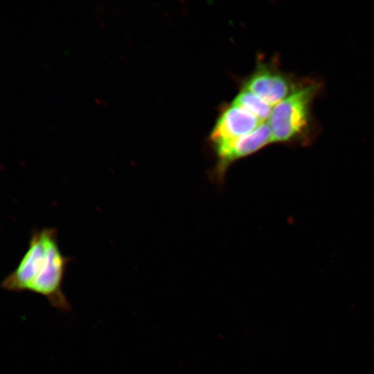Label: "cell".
I'll use <instances>...</instances> for the list:
<instances>
[{
  "mask_svg": "<svg viewBox=\"0 0 374 374\" xmlns=\"http://www.w3.org/2000/svg\"><path fill=\"white\" fill-rule=\"evenodd\" d=\"M316 90L314 84L296 89L273 107L267 121L272 142L291 141L303 131L308 123L310 105Z\"/></svg>",
  "mask_w": 374,
  "mask_h": 374,
  "instance_id": "7a4b0ae2",
  "label": "cell"
},
{
  "mask_svg": "<svg viewBox=\"0 0 374 374\" xmlns=\"http://www.w3.org/2000/svg\"><path fill=\"white\" fill-rule=\"evenodd\" d=\"M261 123L253 114L232 104L217 119L211 139L214 145L233 140L251 133Z\"/></svg>",
  "mask_w": 374,
  "mask_h": 374,
  "instance_id": "5b68a950",
  "label": "cell"
},
{
  "mask_svg": "<svg viewBox=\"0 0 374 374\" xmlns=\"http://www.w3.org/2000/svg\"><path fill=\"white\" fill-rule=\"evenodd\" d=\"M233 105L247 110L262 123L268 120L273 108L259 96L245 88L237 95Z\"/></svg>",
  "mask_w": 374,
  "mask_h": 374,
  "instance_id": "8992f818",
  "label": "cell"
},
{
  "mask_svg": "<svg viewBox=\"0 0 374 374\" xmlns=\"http://www.w3.org/2000/svg\"><path fill=\"white\" fill-rule=\"evenodd\" d=\"M272 142L268 123H261L251 133L238 139L215 144L219 161L217 177L221 179L227 167L233 161L250 155Z\"/></svg>",
  "mask_w": 374,
  "mask_h": 374,
  "instance_id": "3957f363",
  "label": "cell"
},
{
  "mask_svg": "<svg viewBox=\"0 0 374 374\" xmlns=\"http://www.w3.org/2000/svg\"><path fill=\"white\" fill-rule=\"evenodd\" d=\"M70 262L71 258L60 249L57 229H35L27 250L1 286L11 292L40 294L55 308L69 312L71 307L63 292V282Z\"/></svg>",
  "mask_w": 374,
  "mask_h": 374,
  "instance_id": "6da1fadb",
  "label": "cell"
},
{
  "mask_svg": "<svg viewBox=\"0 0 374 374\" xmlns=\"http://www.w3.org/2000/svg\"><path fill=\"white\" fill-rule=\"evenodd\" d=\"M244 88L272 107L296 89L287 76L267 66L259 67L248 79Z\"/></svg>",
  "mask_w": 374,
  "mask_h": 374,
  "instance_id": "277c9868",
  "label": "cell"
}]
</instances>
